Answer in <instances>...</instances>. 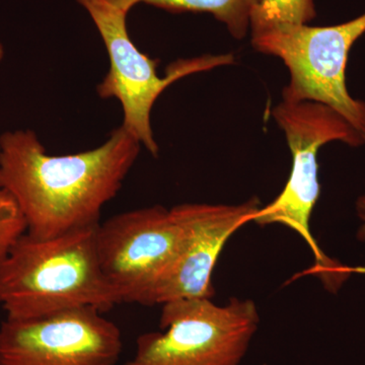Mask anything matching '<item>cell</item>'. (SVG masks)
Instances as JSON below:
<instances>
[{
    "label": "cell",
    "instance_id": "11",
    "mask_svg": "<svg viewBox=\"0 0 365 365\" xmlns=\"http://www.w3.org/2000/svg\"><path fill=\"white\" fill-rule=\"evenodd\" d=\"M316 16L314 0H260L252 11L250 26L304 25Z\"/></svg>",
    "mask_w": 365,
    "mask_h": 365
},
{
    "label": "cell",
    "instance_id": "3",
    "mask_svg": "<svg viewBox=\"0 0 365 365\" xmlns=\"http://www.w3.org/2000/svg\"><path fill=\"white\" fill-rule=\"evenodd\" d=\"M272 116L292 151V173L280 195L259 209L252 222L262 227L280 223L297 232L313 252L314 274L329 289L336 290L354 270L327 257L311 232L312 213L321 190L318 153L322 146L332 141L359 148L365 145L364 139L339 113L321 103L282 100L274 108Z\"/></svg>",
    "mask_w": 365,
    "mask_h": 365
},
{
    "label": "cell",
    "instance_id": "13",
    "mask_svg": "<svg viewBox=\"0 0 365 365\" xmlns=\"http://www.w3.org/2000/svg\"><path fill=\"white\" fill-rule=\"evenodd\" d=\"M356 207L357 213H359L360 220H362L361 227L357 232V237L360 241H365V195L360 197L359 201H357Z\"/></svg>",
    "mask_w": 365,
    "mask_h": 365
},
{
    "label": "cell",
    "instance_id": "14",
    "mask_svg": "<svg viewBox=\"0 0 365 365\" xmlns=\"http://www.w3.org/2000/svg\"><path fill=\"white\" fill-rule=\"evenodd\" d=\"M4 55H6V50H4V46L2 45L1 42H0V62L4 60Z\"/></svg>",
    "mask_w": 365,
    "mask_h": 365
},
{
    "label": "cell",
    "instance_id": "2",
    "mask_svg": "<svg viewBox=\"0 0 365 365\" xmlns=\"http://www.w3.org/2000/svg\"><path fill=\"white\" fill-rule=\"evenodd\" d=\"M98 225L47 239L21 235L0 265V306L6 319L81 307L105 314L119 304L98 260Z\"/></svg>",
    "mask_w": 365,
    "mask_h": 365
},
{
    "label": "cell",
    "instance_id": "5",
    "mask_svg": "<svg viewBox=\"0 0 365 365\" xmlns=\"http://www.w3.org/2000/svg\"><path fill=\"white\" fill-rule=\"evenodd\" d=\"M91 16L109 55L110 68L97 86L98 97L115 98L123 111L121 126L153 157L158 144L151 126V111L165 88L191 74L234 63L232 55H203L179 59L158 76V62L134 44L128 30V13L106 0H76Z\"/></svg>",
    "mask_w": 365,
    "mask_h": 365
},
{
    "label": "cell",
    "instance_id": "4",
    "mask_svg": "<svg viewBox=\"0 0 365 365\" xmlns=\"http://www.w3.org/2000/svg\"><path fill=\"white\" fill-rule=\"evenodd\" d=\"M250 31L255 49L278 57L289 71L282 100L329 106L365 143V103L350 96L345 76L350 50L365 34V13L340 25H257Z\"/></svg>",
    "mask_w": 365,
    "mask_h": 365
},
{
    "label": "cell",
    "instance_id": "7",
    "mask_svg": "<svg viewBox=\"0 0 365 365\" xmlns=\"http://www.w3.org/2000/svg\"><path fill=\"white\" fill-rule=\"evenodd\" d=\"M172 209L155 205L126 211L97 227V250L106 279L119 304H157L181 245Z\"/></svg>",
    "mask_w": 365,
    "mask_h": 365
},
{
    "label": "cell",
    "instance_id": "8",
    "mask_svg": "<svg viewBox=\"0 0 365 365\" xmlns=\"http://www.w3.org/2000/svg\"><path fill=\"white\" fill-rule=\"evenodd\" d=\"M122 333L93 307L0 326V365H116Z\"/></svg>",
    "mask_w": 365,
    "mask_h": 365
},
{
    "label": "cell",
    "instance_id": "10",
    "mask_svg": "<svg viewBox=\"0 0 365 365\" xmlns=\"http://www.w3.org/2000/svg\"><path fill=\"white\" fill-rule=\"evenodd\" d=\"M130 13L134 6L148 4L170 13H207L227 26L235 39L246 37L250 31L252 11L260 0H106Z\"/></svg>",
    "mask_w": 365,
    "mask_h": 365
},
{
    "label": "cell",
    "instance_id": "1",
    "mask_svg": "<svg viewBox=\"0 0 365 365\" xmlns=\"http://www.w3.org/2000/svg\"><path fill=\"white\" fill-rule=\"evenodd\" d=\"M143 146L119 126L93 150L47 153L30 129L0 135V180L18 203L26 232L40 239L100 223Z\"/></svg>",
    "mask_w": 365,
    "mask_h": 365
},
{
    "label": "cell",
    "instance_id": "6",
    "mask_svg": "<svg viewBox=\"0 0 365 365\" xmlns=\"http://www.w3.org/2000/svg\"><path fill=\"white\" fill-rule=\"evenodd\" d=\"M259 322L251 299H232L222 307L209 299L165 302L160 331L139 336L125 365H240Z\"/></svg>",
    "mask_w": 365,
    "mask_h": 365
},
{
    "label": "cell",
    "instance_id": "9",
    "mask_svg": "<svg viewBox=\"0 0 365 365\" xmlns=\"http://www.w3.org/2000/svg\"><path fill=\"white\" fill-rule=\"evenodd\" d=\"M258 198L237 205L184 203L172 208L182 230L181 245L169 275L158 289L157 304L215 295L212 273L234 232L253 220Z\"/></svg>",
    "mask_w": 365,
    "mask_h": 365
},
{
    "label": "cell",
    "instance_id": "12",
    "mask_svg": "<svg viewBox=\"0 0 365 365\" xmlns=\"http://www.w3.org/2000/svg\"><path fill=\"white\" fill-rule=\"evenodd\" d=\"M26 232V222L18 203L0 180V265L14 244Z\"/></svg>",
    "mask_w": 365,
    "mask_h": 365
}]
</instances>
